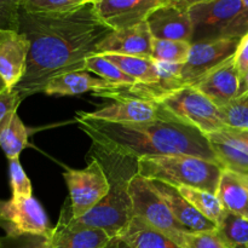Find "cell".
I'll return each mask as SVG.
<instances>
[{
    "label": "cell",
    "mask_w": 248,
    "mask_h": 248,
    "mask_svg": "<svg viewBox=\"0 0 248 248\" xmlns=\"http://www.w3.org/2000/svg\"><path fill=\"white\" fill-rule=\"evenodd\" d=\"M9 173L12 193L11 199L18 200L31 198V183L19 162V157L9 160Z\"/></svg>",
    "instance_id": "31"
},
{
    "label": "cell",
    "mask_w": 248,
    "mask_h": 248,
    "mask_svg": "<svg viewBox=\"0 0 248 248\" xmlns=\"http://www.w3.org/2000/svg\"><path fill=\"white\" fill-rule=\"evenodd\" d=\"M242 9L228 31V38L241 39L248 34V0H241Z\"/></svg>",
    "instance_id": "36"
},
{
    "label": "cell",
    "mask_w": 248,
    "mask_h": 248,
    "mask_svg": "<svg viewBox=\"0 0 248 248\" xmlns=\"http://www.w3.org/2000/svg\"><path fill=\"white\" fill-rule=\"evenodd\" d=\"M5 90H6V85H5L4 80H2L1 78H0V92L5 91ZM7 90H9V89H7Z\"/></svg>",
    "instance_id": "42"
},
{
    "label": "cell",
    "mask_w": 248,
    "mask_h": 248,
    "mask_svg": "<svg viewBox=\"0 0 248 248\" xmlns=\"http://www.w3.org/2000/svg\"><path fill=\"white\" fill-rule=\"evenodd\" d=\"M182 248H230L217 232H186Z\"/></svg>",
    "instance_id": "33"
},
{
    "label": "cell",
    "mask_w": 248,
    "mask_h": 248,
    "mask_svg": "<svg viewBox=\"0 0 248 248\" xmlns=\"http://www.w3.org/2000/svg\"><path fill=\"white\" fill-rule=\"evenodd\" d=\"M0 248H48V236L36 234L5 235L0 237Z\"/></svg>",
    "instance_id": "32"
},
{
    "label": "cell",
    "mask_w": 248,
    "mask_h": 248,
    "mask_svg": "<svg viewBox=\"0 0 248 248\" xmlns=\"http://www.w3.org/2000/svg\"><path fill=\"white\" fill-rule=\"evenodd\" d=\"M241 9V0H208L189 7L193 23L191 44L229 39L228 31Z\"/></svg>",
    "instance_id": "8"
},
{
    "label": "cell",
    "mask_w": 248,
    "mask_h": 248,
    "mask_svg": "<svg viewBox=\"0 0 248 248\" xmlns=\"http://www.w3.org/2000/svg\"><path fill=\"white\" fill-rule=\"evenodd\" d=\"M219 109L225 127L248 130V93L236 97Z\"/></svg>",
    "instance_id": "29"
},
{
    "label": "cell",
    "mask_w": 248,
    "mask_h": 248,
    "mask_svg": "<svg viewBox=\"0 0 248 248\" xmlns=\"http://www.w3.org/2000/svg\"><path fill=\"white\" fill-rule=\"evenodd\" d=\"M94 96L106 97L113 102L106 104L94 111H80L82 115L94 120L108 121V123H144L159 118L160 109L156 103L138 97L123 96L109 91L94 92Z\"/></svg>",
    "instance_id": "11"
},
{
    "label": "cell",
    "mask_w": 248,
    "mask_h": 248,
    "mask_svg": "<svg viewBox=\"0 0 248 248\" xmlns=\"http://www.w3.org/2000/svg\"><path fill=\"white\" fill-rule=\"evenodd\" d=\"M152 102L157 104L162 115L193 126L205 135L225 128L220 109L193 85L166 92Z\"/></svg>",
    "instance_id": "5"
},
{
    "label": "cell",
    "mask_w": 248,
    "mask_h": 248,
    "mask_svg": "<svg viewBox=\"0 0 248 248\" xmlns=\"http://www.w3.org/2000/svg\"><path fill=\"white\" fill-rule=\"evenodd\" d=\"M153 183L164 198L173 217L182 227L193 232L217 230V225L201 215L198 210H195V207L188 200H186L173 186L157 181H153Z\"/></svg>",
    "instance_id": "18"
},
{
    "label": "cell",
    "mask_w": 248,
    "mask_h": 248,
    "mask_svg": "<svg viewBox=\"0 0 248 248\" xmlns=\"http://www.w3.org/2000/svg\"><path fill=\"white\" fill-rule=\"evenodd\" d=\"M225 131H228L229 133L234 135L235 137H237L239 140H241L242 142L246 143V145L248 147V130H235V128H224Z\"/></svg>",
    "instance_id": "39"
},
{
    "label": "cell",
    "mask_w": 248,
    "mask_h": 248,
    "mask_svg": "<svg viewBox=\"0 0 248 248\" xmlns=\"http://www.w3.org/2000/svg\"><path fill=\"white\" fill-rule=\"evenodd\" d=\"M145 22L154 39L186 41L191 44L193 23L190 15L186 7L174 0L155 9Z\"/></svg>",
    "instance_id": "14"
},
{
    "label": "cell",
    "mask_w": 248,
    "mask_h": 248,
    "mask_svg": "<svg viewBox=\"0 0 248 248\" xmlns=\"http://www.w3.org/2000/svg\"><path fill=\"white\" fill-rule=\"evenodd\" d=\"M0 228L6 235L36 234L50 236L52 228L38 200L10 199L0 200Z\"/></svg>",
    "instance_id": "9"
},
{
    "label": "cell",
    "mask_w": 248,
    "mask_h": 248,
    "mask_svg": "<svg viewBox=\"0 0 248 248\" xmlns=\"http://www.w3.org/2000/svg\"><path fill=\"white\" fill-rule=\"evenodd\" d=\"M171 0H96L94 10L111 31L128 28L147 21L148 16Z\"/></svg>",
    "instance_id": "13"
},
{
    "label": "cell",
    "mask_w": 248,
    "mask_h": 248,
    "mask_svg": "<svg viewBox=\"0 0 248 248\" xmlns=\"http://www.w3.org/2000/svg\"><path fill=\"white\" fill-rule=\"evenodd\" d=\"M240 82L241 77L232 56L207 73L193 86L211 99L218 108H222L239 96Z\"/></svg>",
    "instance_id": "17"
},
{
    "label": "cell",
    "mask_w": 248,
    "mask_h": 248,
    "mask_svg": "<svg viewBox=\"0 0 248 248\" xmlns=\"http://www.w3.org/2000/svg\"><path fill=\"white\" fill-rule=\"evenodd\" d=\"M191 44L176 40H153L152 58L155 62L178 63L183 64L188 60Z\"/></svg>",
    "instance_id": "28"
},
{
    "label": "cell",
    "mask_w": 248,
    "mask_h": 248,
    "mask_svg": "<svg viewBox=\"0 0 248 248\" xmlns=\"http://www.w3.org/2000/svg\"><path fill=\"white\" fill-rule=\"evenodd\" d=\"M118 89L107 80L97 77L87 69L64 73L53 78L45 87L48 96H74L89 91L101 92Z\"/></svg>",
    "instance_id": "20"
},
{
    "label": "cell",
    "mask_w": 248,
    "mask_h": 248,
    "mask_svg": "<svg viewBox=\"0 0 248 248\" xmlns=\"http://www.w3.org/2000/svg\"><path fill=\"white\" fill-rule=\"evenodd\" d=\"M119 236L132 248H182L169 236L135 216Z\"/></svg>",
    "instance_id": "22"
},
{
    "label": "cell",
    "mask_w": 248,
    "mask_h": 248,
    "mask_svg": "<svg viewBox=\"0 0 248 248\" xmlns=\"http://www.w3.org/2000/svg\"><path fill=\"white\" fill-rule=\"evenodd\" d=\"M22 98L16 90H5L0 92V124L9 114L17 111Z\"/></svg>",
    "instance_id": "35"
},
{
    "label": "cell",
    "mask_w": 248,
    "mask_h": 248,
    "mask_svg": "<svg viewBox=\"0 0 248 248\" xmlns=\"http://www.w3.org/2000/svg\"><path fill=\"white\" fill-rule=\"evenodd\" d=\"M174 1H177L179 5H182V6L186 7V9H189V7L193 6V5L199 4V2L208 1V0H174Z\"/></svg>",
    "instance_id": "41"
},
{
    "label": "cell",
    "mask_w": 248,
    "mask_h": 248,
    "mask_svg": "<svg viewBox=\"0 0 248 248\" xmlns=\"http://www.w3.org/2000/svg\"><path fill=\"white\" fill-rule=\"evenodd\" d=\"M22 0H0V29L18 31Z\"/></svg>",
    "instance_id": "34"
},
{
    "label": "cell",
    "mask_w": 248,
    "mask_h": 248,
    "mask_svg": "<svg viewBox=\"0 0 248 248\" xmlns=\"http://www.w3.org/2000/svg\"><path fill=\"white\" fill-rule=\"evenodd\" d=\"M216 195L225 211L248 218V189L240 174L223 170Z\"/></svg>",
    "instance_id": "21"
},
{
    "label": "cell",
    "mask_w": 248,
    "mask_h": 248,
    "mask_svg": "<svg viewBox=\"0 0 248 248\" xmlns=\"http://www.w3.org/2000/svg\"><path fill=\"white\" fill-rule=\"evenodd\" d=\"M247 93H248V69H247V72L244 74V77L241 78L239 96H244V94H247Z\"/></svg>",
    "instance_id": "40"
},
{
    "label": "cell",
    "mask_w": 248,
    "mask_h": 248,
    "mask_svg": "<svg viewBox=\"0 0 248 248\" xmlns=\"http://www.w3.org/2000/svg\"><path fill=\"white\" fill-rule=\"evenodd\" d=\"M18 31L31 43L26 74L15 87L24 98L45 91L53 78L86 69L87 58L97 55L98 44L111 33L101 21L93 2L69 12H19Z\"/></svg>",
    "instance_id": "1"
},
{
    "label": "cell",
    "mask_w": 248,
    "mask_h": 248,
    "mask_svg": "<svg viewBox=\"0 0 248 248\" xmlns=\"http://www.w3.org/2000/svg\"><path fill=\"white\" fill-rule=\"evenodd\" d=\"M86 4L85 0H22L21 10L29 14L69 12Z\"/></svg>",
    "instance_id": "30"
},
{
    "label": "cell",
    "mask_w": 248,
    "mask_h": 248,
    "mask_svg": "<svg viewBox=\"0 0 248 248\" xmlns=\"http://www.w3.org/2000/svg\"><path fill=\"white\" fill-rule=\"evenodd\" d=\"M85 1H86V2H94L96 0H85Z\"/></svg>",
    "instance_id": "44"
},
{
    "label": "cell",
    "mask_w": 248,
    "mask_h": 248,
    "mask_svg": "<svg viewBox=\"0 0 248 248\" xmlns=\"http://www.w3.org/2000/svg\"><path fill=\"white\" fill-rule=\"evenodd\" d=\"M241 177H242V176H241ZM242 179H244L245 184H246V186H247V189H248V176H246V177H242Z\"/></svg>",
    "instance_id": "43"
},
{
    "label": "cell",
    "mask_w": 248,
    "mask_h": 248,
    "mask_svg": "<svg viewBox=\"0 0 248 248\" xmlns=\"http://www.w3.org/2000/svg\"><path fill=\"white\" fill-rule=\"evenodd\" d=\"M130 196L135 217L144 220L182 247L184 235L190 232L177 222L153 181L138 173L133 176L130 182Z\"/></svg>",
    "instance_id": "6"
},
{
    "label": "cell",
    "mask_w": 248,
    "mask_h": 248,
    "mask_svg": "<svg viewBox=\"0 0 248 248\" xmlns=\"http://www.w3.org/2000/svg\"><path fill=\"white\" fill-rule=\"evenodd\" d=\"M153 38L147 22L111 31L97 46V55H124L152 58Z\"/></svg>",
    "instance_id": "16"
},
{
    "label": "cell",
    "mask_w": 248,
    "mask_h": 248,
    "mask_svg": "<svg viewBox=\"0 0 248 248\" xmlns=\"http://www.w3.org/2000/svg\"><path fill=\"white\" fill-rule=\"evenodd\" d=\"M77 124L89 136L92 144L107 152L137 160L148 156L190 155L219 165L205 133L162 114L144 123L115 124L89 119L78 111Z\"/></svg>",
    "instance_id": "2"
},
{
    "label": "cell",
    "mask_w": 248,
    "mask_h": 248,
    "mask_svg": "<svg viewBox=\"0 0 248 248\" xmlns=\"http://www.w3.org/2000/svg\"><path fill=\"white\" fill-rule=\"evenodd\" d=\"M86 69L96 74L97 77L109 81L118 89L132 86V85L137 84L135 79L125 74L120 68L116 67L114 63L104 58L102 55H94L92 57L87 58Z\"/></svg>",
    "instance_id": "27"
},
{
    "label": "cell",
    "mask_w": 248,
    "mask_h": 248,
    "mask_svg": "<svg viewBox=\"0 0 248 248\" xmlns=\"http://www.w3.org/2000/svg\"><path fill=\"white\" fill-rule=\"evenodd\" d=\"M138 174L169 186H190L217 193L223 169L218 164L190 155L148 156L137 160Z\"/></svg>",
    "instance_id": "4"
},
{
    "label": "cell",
    "mask_w": 248,
    "mask_h": 248,
    "mask_svg": "<svg viewBox=\"0 0 248 248\" xmlns=\"http://www.w3.org/2000/svg\"><path fill=\"white\" fill-rule=\"evenodd\" d=\"M247 248H248V247H247Z\"/></svg>",
    "instance_id": "45"
},
{
    "label": "cell",
    "mask_w": 248,
    "mask_h": 248,
    "mask_svg": "<svg viewBox=\"0 0 248 248\" xmlns=\"http://www.w3.org/2000/svg\"><path fill=\"white\" fill-rule=\"evenodd\" d=\"M239 43L240 39L229 38L191 44L188 60L182 65V85H194L228 58L232 57Z\"/></svg>",
    "instance_id": "10"
},
{
    "label": "cell",
    "mask_w": 248,
    "mask_h": 248,
    "mask_svg": "<svg viewBox=\"0 0 248 248\" xmlns=\"http://www.w3.org/2000/svg\"><path fill=\"white\" fill-rule=\"evenodd\" d=\"M211 148L223 170L248 176V147L234 135L222 130L208 133Z\"/></svg>",
    "instance_id": "19"
},
{
    "label": "cell",
    "mask_w": 248,
    "mask_h": 248,
    "mask_svg": "<svg viewBox=\"0 0 248 248\" xmlns=\"http://www.w3.org/2000/svg\"><path fill=\"white\" fill-rule=\"evenodd\" d=\"M103 248H132L121 236H113Z\"/></svg>",
    "instance_id": "38"
},
{
    "label": "cell",
    "mask_w": 248,
    "mask_h": 248,
    "mask_svg": "<svg viewBox=\"0 0 248 248\" xmlns=\"http://www.w3.org/2000/svg\"><path fill=\"white\" fill-rule=\"evenodd\" d=\"M91 155L103 166L110 189L96 207L77 220L87 227L103 230L110 237L118 236L133 217L130 182L138 173L137 159L107 152L93 144Z\"/></svg>",
    "instance_id": "3"
},
{
    "label": "cell",
    "mask_w": 248,
    "mask_h": 248,
    "mask_svg": "<svg viewBox=\"0 0 248 248\" xmlns=\"http://www.w3.org/2000/svg\"><path fill=\"white\" fill-rule=\"evenodd\" d=\"M31 43L23 33L0 29V78L14 90L26 74Z\"/></svg>",
    "instance_id": "15"
},
{
    "label": "cell",
    "mask_w": 248,
    "mask_h": 248,
    "mask_svg": "<svg viewBox=\"0 0 248 248\" xmlns=\"http://www.w3.org/2000/svg\"><path fill=\"white\" fill-rule=\"evenodd\" d=\"M234 61L240 77L242 78L248 69V34L240 39V43L234 53Z\"/></svg>",
    "instance_id": "37"
},
{
    "label": "cell",
    "mask_w": 248,
    "mask_h": 248,
    "mask_svg": "<svg viewBox=\"0 0 248 248\" xmlns=\"http://www.w3.org/2000/svg\"><path fill=\"white\" fill-rule=\"evenodd\" d=\"M63 177L69 189V199L75 219L84 217L96 207L110 189L106 171L93 155H91V161L85 169H68Z\"/></svg>",
    "instance_id": "7"
},
{
    "label": "cell",
    "mask_w": 248,
    "mask_h": 248,
    "mask_svg": "<svg viewBox=\"0 0 248 248\" xmlns=\"http://www.w3.org/2000/svg\"><path fill=\"white\" fill-rule=\"evenodd\" d=\"M109 240L110 236L103 230L78 222L73 216L70 199H67L57 225L48 236V248H103Z\"/></svg>",
    "instance_id": "12"
},
{
    "label": "cell",
    "mask_w": 248,
    "mask_h": 248,
    "mask_svg": "<svg viewBox=\"0 0 248 248\" xmlns=\"http://www.w3.org/2000/svg\"><path fill=\"white\" fill-rule=\"evenodd\" d=\"M217 234L230 248L248 247V218L225 211L217 224Z\"/></svg>",
    "instance_id": "26"
},
{
    "label": "cell",
    "mask_w": 248,
    "mask_h": 248,
    "mask_svg": "<svg viewBox=\"0 0 248 248\" xmlns=\"http://www.w3.org/2000/svg\"><path fill=\"white\" fill-rule=\"evenodd\" d=\"M174 189L186 200H188L195 207V210H198L206 218L212 220L216 225L220 222L225 210L216 194L202 190V189L190 188V186H176Z\"/></svg>",
    "instance_id": "25"
},
{
    "label": "cell",
    "mask_w": 248,
    "mask_h": 248,
    "mask_svg": "<svg viewBox=\"0 0 248 248\" xmlns=\"http://www.w3.org/2000/svg\"><path fill=\"white\" fill-rule=\"evenodd\" d=\"M28 128L17 111L9 114L0 124V148L7 160L17 159L28 147Z\"/></svg>",
    "instance_id": "23"
},
{
    "label": "cell",
    "mask_w": 248,
    "mask_h": 248,
    "mask_svg": "<svg viewBox=\"0 0 248 248\" xmlns=\"http://www.w3.org/2000/svg\"><path fill=\"white\" fill-rule=\"evenodd\" d=\"M120 68L125 74L136 80L137 84H155L159 81L157 65L153 58L124 55H102Z\"/></svg>",
    "instance_id": "24"
}]
</instances>
